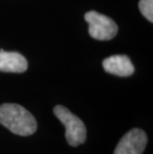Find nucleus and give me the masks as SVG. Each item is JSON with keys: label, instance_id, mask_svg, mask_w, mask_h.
<instances>
[{"label": "nucleus", "instance_id": "nucleus-3", "mask_svg": "<svg viewBox=\"0 0 153 154\" xmlns=\"http://www.w3.org/2000/svg\"><path fill=\"white\" fill-rule=\"evenodd\" d=\"M84 20L89 24V33L96 40H112L118 33V27L112 18L96 11L84 14Z\"/></svg>", "mask_w": 153, "mask_h": 154}, {"label": "nucleus", "instance_id": "nucleus-5", "mask_svg": "<svg viewBox=\"0 0 153 154\" xmlns=\"http://www.w3.org/2000/svg\"><path fill=\"white\" fill-rule=\"evenodd\" d=\"M106 73L118 77H128L134 73V67L126 55H113L103 62Z\"/></svg>", "mask_w": 153, "mask_h": 154}, {"label": "nucleus", "instance_id": "nucleus-2", "mask_svg": "<svg viewBox=\"0 0 153 154\" xmlns=\"http://www.w3.org/2000/svg\"><path fill=\"white\" fill-rule=\"evenodd\" d=\"M54 114L66 127V138L71 146H78L86 141V125L77 116L63 106H55Z\"/></svg>", "mask_w": 153, "mask_h": 154}, {"label": "nucleus", "instance_id": "nucleus-6", "mask_svg": "<svg viewBox=\"0 0 153 154\" xmlns=\"http://www.w3.org/2000/svg\"><path fill=\"white\" fill-rule=\"evenodd\" d=\"M28 63L23 55L17 52L0 50V72L5 73H24Z\"/></svg>", "mask_w": 153, "mask_h": 154}, {"label": "nucleus", "instance_id": "nucleus-7", "mask_svg": "<svg viewBox=\"0 0 153 154\" xmlns=\"http://www.w3.org/2000/svg\"><path fill=\"white\" fill-rule=\"evenodd\" d=\"M139 10L148 21L153 22V0H139Z\"/></svg>", "mask_w": 153, "mask_h": 154}, {"label": "nucleus", "instance_id": "nucleus-4", "mask_svg": "<svg viewBox=\"0 0 153 154\" xmlns=\"http://www.w3.org/2000/svg\"><path fill=\"white\" fill-rule=\"evenodd\" d=\"M147 144V136L139 128H133L124 134L115 147L113 154H142Z\"/></svg>", "mask_w": 153, "mask_h": 154}, {"label": "nucleus", "instance_id": "nucleus-1", "mask_svg": "<svg viewBox=\"0 0 153 154\" xmlns=\"http://www.w3.org/2000/svg\"><path fill=\"white\" fill-rule=\"evenodd\" d=\"M0 123L17 135L28 136L37 129L35 117L17 103H3L0 106Z\"/></svg>", "mask_w": 153, "mask_h": 154}]
</instances>
